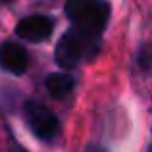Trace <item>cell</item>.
Returning a JSON list of instances; mask_svg holds the SVG:
<instances>
[{"mask_svg":"<svg viewBox=\"0 0 152 152\" xmlns=\"http://www.w3.org/2000/svg\"><path fill=\"white\" fill-rule=\"evenodd\" d=\"M66 15L75 31L91 39H100L110 19V4L106 0H67Z\"/></svg>","mask_w":152,"mask_h":152,"instance_id":"6da1fadb","label":"cell"},{"mask_svg":"<svg viewBox=\"0 0 152 152\" xmlns=\"http://www.w3.org/2000/svg\"><path fill=\"white\" fill-rule=\"evenodd\" d=\"M91 46L98 48V39L85 37L75 29L67 31L60 37L58 45H56V50H54L56 64L62 69H73V67L79 66L83 56H89V58L93 56Z\"/></svg>","mask_w":152,"mask_h":152,"instance_id":"7a4b0ae2","label":"cell"},{"mask_svg":"<svg viewBox=\"0 0 152 152\" xmlns=\"http://www.w3.org/2000/svg\"><path fill=\"white\" fill-rule=\"evenodd\" d=\"M25 119L31 133L41 141H52L60 131V119L45 104L29 100L25 104Z\"/></svg>","mask_w":152,"mask_h":152,"instance_id":"3957f363","label":"cell"},{"mask_svg":"<svg viewBox=\"0 0 152 152\" xmlns=\"http://www.w3.org/2000/svg\"><path fill=\"white\" fill-rule=\"evenodd\" d=\"M54 31V19L48 15H27L15 25V35L27 42H42Z\"/></svg>","mask_w":152,"mask_h":152,"instance_id":"277c9868","label":"cell"},{"mask_svg":"<svg viewBox=\"0 0 152 152\" xmlns=\"http://www.w3.org/2000/svg\"><path fill=\"white\" fill-rule=\"evenodd\" d=\"M0 67L12 75H23L29 67V54L25 46L14 41L0 42Z\"/></svg>","mask_w":152,"mask_h":152,"instance_id":"5b68a950","label":"cell"},{"mask_svg":"<svg viewBox=\"0 0 152 152\" xmlns=\"http://www.w3.org/2000/svg\"><path fill=\"white\" fill-rule=\"evenodd\" d=\"M45 87L48 91V94L52 98H62L69 96L73 93V87H75V79L71 75L64 73V71H58V73H50L48 77L45 79Z\"/></svg>","mask_w":152,"mask_h":152,"instance_id":"8992f818","label":"cell"},{"mask_svg":"<svg viewBox=\"0 0 152 152\" xmlns=\"http://www.w3.org/2000/svg\"><path fill=\"white\" fill-rule=\"evenodd\" d=\"M137 60H139V64L142 66V69H145V71L150 69V48H148V45H145L141 50H139Z\"/></svg>","mask_w":152,"mask_h":152,"instance_id":"52a82bcc","label":"cell"},{"mask_svg":"<svg viewBox=\"0 0 152 152\" xmlns=\"http://www.w3.org/2000/svg\"><path fill=\"white\" fill-rule=\"evenodd\" d=\"M85 152H108L106 148H102V146H98V145H91V146H87Z\"/></svg>","mask_w":152,"mask_h":152,"instance_id":"ba28073f","label":"cell"},{"mask_svg":"<svg viewBox=\"0 0 152 152\" xmlns=\"http://www.w3.org/2000/svg\"><path fill=\"white\" fill-rule=\"evenodd\" d=\"M0 2H2V4H8V2H12V0H0Z\"/></svg>","mask_w":152,"mask_h":152,"instance_id":"9c48e42d","label":"cell"}]
</instances>
